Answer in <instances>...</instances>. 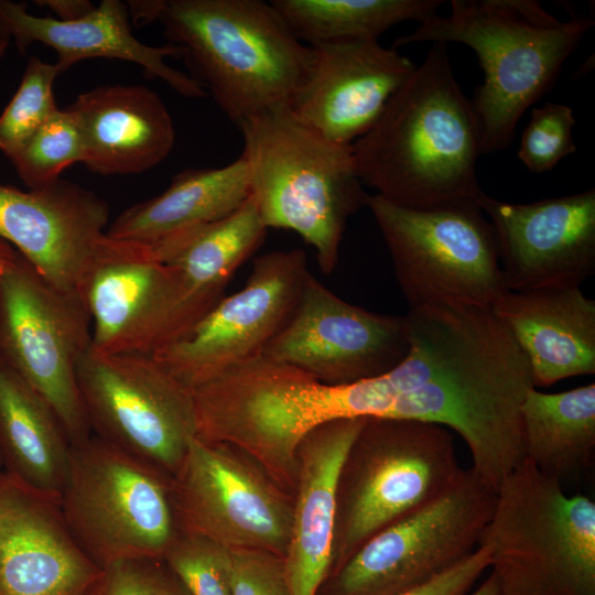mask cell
Masks as SVG:
<instances>
[{"instance_id":"obj_12","label":"cell","mask_w":595,"mask_h":595,"mask_svg":"<svg viewBox=\"0 0 595 595\" xmlns=\"http://www.w3.org/2000/svg\"><path fill=\"white\" fill-rule=\"evenodd\" d=\"M90 345L79 294L55 289L24 259L0 275V357L53 409L72 444L91 435L76 379Z\"/></svg>"},{"instance_id":"obj_8","label":"cell","mask_w":595,"mask_h":595,"mask_svg":"<svg viewBox=\"0 0 595 595\" xmlns=\"http://www.w3.org/2000/svg\"><path fill=\"white\" fill-rule=\"evenodd\" d=\"M463 470L448 429L367 418L340 477L331 575L374 534L446 493Z\"/></svg>"},{"instance_id":"obj_20","label":"cell","mask_w":595,"mask_h":595,"mask_svg":"<svg viewBox=\"0 0 595 595\" xmlns=\"http://www.w3.org/2000/svg\"><path fill=\"white\" fill-rule=\"evenodd\" d=\"M314 60L291 111L324 138L351 145L377 122L416 65L379 40L312 46Z\"/></svg>"},{"instance_id":"obj_33","label":"cell","mask_w":595,"mask_h":595,"mask_svg":"<svg viewBox=\"0 0 595 595\" xmlns=\"http://www.w3.org/2000/svg\"><path fill=\"white\" fill-rule=\"evenodd\" d=\"M163 561L188 595H231L228 548L197 534L180 532Z\"/></svg>"},{"instance_id":"obj_19","label":"cell","mask_w":595,"mask_h":595,"mask_svg":"<svg viewBox=\"0 0 595 595\" xmlns=\"http://www.w3.org/2000/svg\"><path fill=\"white\" fill-rule=\"evenodd\" d=\"M108 221L107 202L71 181L0 184V238L60 291L79 294Z\"/></svg>"},{"instance_id":"obj_3","label":"cell","mask_w":595,"mask_h":595,"mask_svg":"<svg viewBox=\"0 0 595 595\" xmlns=\"http://www.w3.org/2000/svg\"><path fill=\"white\" fill-rule=\"evenodd\" d=\"M140 22L158 21L190 76L237 127L258 115L291 109L314 60L271 2L151 0Z\"/></svg>"},{"instance_id":"obj_41","label":"cell","mask_w":595,"mask_h":595,"mask_svg":"<svg viewBox=\"0 0 595 595\" xmlns=\"http://www.w3.org/2000/svg\"><path fill=\"white\" fill-rule=\"evenodd\" d=\"M10 37L0 32V65L10 44Z\"/></svg>"},{"instance_id":"obj_9","label":"cell","mask_w":595,"mask_h":595,"mask_svg":"<svg viewBox=\"0 0 595 595\" xmlns=\"http://www.w3.org/2000/svg\"><path fill=\"white\" fill-rule=\"evenodd\" d=\"M60 505L74 540L101 570L163 560L181 532L171 475L93 433L72 444Z\"/></svg>"},{"instance_id":"obj_6","label":"cell","mask_w":595,"mask_h":595,"mask_svg":"<svg viewBox=\"0 0 595 595\" xmlns=\"http://www.w3.org/2000/svg\"><path fill=\"white\" fill-rule=\"evenodd\" d=\"M196 436L232 445L294 493L299 446L317 426L356 418L350 385L332 386L262 356L192 389Z\"/></svg>"},{"instance_id":"obj_21","label":"cell","mask_w":595,"mask_h":595,"mask_svg":"<svg viewBox=\"0 0 595 595\" xmlns=\"http://www.w3.org/2000/svg\"><path fill=\"white\" fill-rule=\"evenodd\" d=\"M101 573L69 532L60 498L0 469V595H88Z\"/></svg>"},{"instance_id":"obj_5","label":"cell","mask_w":595,"mask_h":595,"mask_svg":"<svg viewBox=\"0 0 595 595\" xmlns=\"http://www.w3.org/2000/svg\"><path fill=\"white\" fill-rule=\"evenodd\" d=\"M255 198L267 228L292 230L314 250L323 273L337 266L347 220L368 195L353 145L329 141L291 109H275L238 126Z\"/></svg>"},{"instance_id":"obj_18","label":"cell","mask_w":595,"mask_h":595,"mask_svg":"<svg viewBox=\"0 0 595 595\" xmlns=\"http://www.w3.org/2000/svg\"><path fill=\"white\" fill-rule=\"evenodd\" d=\"M507 290L580 286L595 272V190L510 204L484 192Z\"/></svg>"},{"instance_id":"obj_17","label":"cell","mask_w":595,"mask_h":595,"mask_svg":"<svg viewBox=\"0 0 595 595\" xmlns=\"http://www.w3.org/2000/svg\"><path fill=\"white\" fill-rule=\"evenodd\" d=\"M99 354H155L181 337L175 271L145 245L104 235L79 292Z\"/></svg>"},{"instance_id":"obj_23","label":"cell","mask_w":595,"mask_h":595,"mask_svg":"<svg viewBox=\"0 0 595 595\" xmlns=\"http://www.w3.org/2000/svg\"><path fill=\"white\" fill-rule=\"evenodd\" d=\"M129 18L127 4L119 0H102L72 21L39 17L30 13L25 3L0 0V32L13 40L20 52L36 42L50 46L62 72L89 58L120 60L139 65L147 76L165 82L184 97H205L206 91L188 74L166 63L167 57L181 56L180 48L170 43H142L133 35Z\"/></svg>"},{"instance_id":"obj_42","label":"cell","mask_w":595,"mask_h":595,"mask_svg":"<svg viewBox=\"0 0 595 595\" xmlns=\"http://www.w3.org/2000/svg\"><path fill=\"white\" fill-rule=\"evenodd\" d=\"M2 468V465H1V457H0V469Z\"/></svg>"},{"instance_id":"obj_15","label":"cell","mask_w":595,"mask_h":595,"mask_svg":"<svg viewBox=\"0 0 595 595\" xmlns=\"http://www.w3.org/2000/svg\"><path fill=\"white\" fill-rule=\"evenodd\" d=\"M309 273L302 249L256 258L242 289L153 356L191 389L256 359L291 318Z\"/></svg>"},{"instance_id":"obj_38","label":"cell","mask_w":595,"mask_h":595,"mask_svg":"<svg viewBox=\"0 0 595 595\" xmlns=\"http://www.w3.org/2000/svg\"><path fill=\"white\" fill-rule=\"evenodd\" d=\"M35 2L53 12L56 15L55 19L61 21L79 19L95 8V4L88 0H41Z\"/></svg>"},{"instance_id":"obj_26","label":"cell","mask_w":595,"mask_h":595,"mask_svg":"<svg viewBox=\"0 0 595 595\" xmlns=\"http://www.w3.org/2000/svg\"><path fill=\"white\" fill-rule=\"evenodd\" d=\"M245 160L214 169H187L161 194L121 212L105 235L148 246L159 256L185 236L217 221L250 196Z\"/></svg>"},{"instance_id":"obj_28","label":"cell","mask_w":595,"mask_h":595,"mask_svg":"<svg viewBox=\"0 0 595 595\" xmlns=\"http://www.w3.org/2000/svg\"><path fill=\"white\" fill-rule=\"evenodd\" d=\"M72 443L53 409L0 357V457L4 472L60 498Z\"/></svg>"},{"instance_id":"obj_16","label":"cell","mask_w":595,"mask_h":595,"mask_svg":"<svg viewBox=\"0 0 595 595\" xmlns=\"http://www.w3.org/2000/svg\"><path fill=\"white\" fill-rule=\"evenodd\" d=\"M408 351L404 316L350 304L310 272L294 313L261 356L342 386L390 371Z\"/></svg>"},{"instance_id":"obj_29","label":"cell","mask_w":595,"mask_h":595,"mask_svg":"<svg viewBox=\"0 0 595 595\" xmlns=\"http://www.w3.org/2000/svg\"><path fill=\"white\" fill-rule=\"evenodd\" d=\"M524 458L560 482L587 467L595 451V383L528 391L521 405Z\"/></svg>"},{"instance_id":"obj_25","label":"cell","mask_w":595,"mask_h":595,"mask_svg":"<svg viewBox=\"0 0 595 595\" xmlns=\"http://www.w3.org/2000/svg\"><path fill=\"white\" fill-rule=\"evenodd\" d=\"M491 311L527 356L534 388L595 374V301L580 286L507 290Z\"/></svg>"},{"instance_id":"obj_27","label":"cell","mask_w":595,"mask_h":595,"mask_svg":"<svg viewBox=\"0 0 595 595\" xmlns=\"http://www.w3.org/2000/svg\"><path fill=\"white\" fill-rule=\"evenodd\" d=\"M267 229L250 194L235 212L161 253L180 284L181 338L223 298L234 273L262 244Z\"/></svg>"},{"instance_id":"obj_32","label":"cell","mask_w":595,"mask_h":595,"mask_svg":"<svg viewBox=\"0 0 595 595\" xmlns=\"http://www.w3.org/2000/svg\"><path fill=\"white\" fill-rule=\"evenodd\" d=\"M62 73L56 62L46 63L35 55L28 60L19 87L0 115V152L9 160L58 109L53 84Z\"/></svg>"},{"instance_id":"obj_30","label":"cell","mask_w":595,"mask_h":595,"mask_svg":"<svg viewBox=\"0 0 595 595\" xmlns=\"http://www.w3.org/2000/svg\"><path fill=\"white\" fill-rule=\"evenodd\" d=\"M294 36L314 46L379 40L392 26L436 14L440 0H272Z\"/></svg>"},{"instance_id":"obj_39","label":"cell","mask_w":595,"mask_h":595,"mask_svg":"<svg viewBox=\"0 0 595 595\" xmlns=\"http://www.w3.org/2000/svg\"><path fill=\"white\" fill-rule=\"evenodd\" d=\"M22 259L10 244L0 238V275L15 268Z\"/></svg>"},{"instance_id":"obj_34","label":"cell","mask_w":595,"mask_h":595,"mask_svg":"<svg viewBox=\"0 0 595 595\" xmlns=\"http://www.w3.org/2000/svg\"><path fill=\"white\" fill-rule=\"evenodd\" d=\"M575 118L571 107L545 102L531 111L518 149V159L533 173L552 170L563 158L576 152L573 139Z\"/></svg>"},{"instance_id":"obj_4","label":"cell","mask_w":595,"mask_h":595,"mask_svg":"<svg viewBox=\"0 0 595 595\" xmlns=\"http://www.w3.org/2000/svg\"><path fill=\"white\" fill-rule=\"evenodd\" d=\"M593 25L584 17L560 20L534 0H452L447 17L426 18L393 48L455 42L476 53L484 82L470 102L482 153L489 154L511 144L520 118L551 88Z\"/></svg>"},{"instance_id":"obj_2","label":"cell","mask_w":595,"mask_h":595,"mask_svg":"<svg viewBox=\"0 0 595 595\" xmlns=\"http://www.w3.org/2000/svg\"><path fill=\"white\" fill-rule=\"evenodd\" d=\"M351 145L361 183L396 205L435 209L476 202L483 193L479 127L445 43H433L375 126Z\"/></svg>"},{"instance_id":"obj_36","label":"cell","mask_w":595,"mask_h":595,"mask_svg":"<svg viewBox=\"0 0 595 595\" xmlns=\"http://www.w3.org/2000/svg\"><path fill=\"white\" fill-rule=\"evenodd\" d=\"M231 595H291L283 558L256 549H229Z\"/></svg>"},{"instance_id":"obj_37","label":"cell","mask_w":595,"mask_h":595,"mask_svg":"<svg viewBox=\"0 0 595 595\" xmlns=\"http://www.w3.org/2000/svg\"><path fill=\"white\" fill-rule=\"evenodd\" d=\"M490 556L480 544L465 560L431 581L397 595H467L474 584L489 569Z\"/></svg>"},{"instance_id":"obj_31","label":"cell","mask_w":595,"mask_h":595,"mask_svg":"<svg viewBox=\"0 0 595 595\" xmlns=\"http://www.w3.org/2000/svg\"><path fill=\"white\" fill-rule=\"evenodd\" d=\"M85 148L78 121L68 108L57 109L10 161L28 188L57 181L61 173L84 163Z\"/></svg>"},{"instance_id":"obj_10","label":"cell","mask_w":595,"mask_h":595,"mask_svg":"<svg viewBox=\"0 0 595 595\" xmlns=\"http://www.w3.org/2000/svg\"><path fill=\"white\" fill-rule=\"evenodd\" d=\"M410 309L433 304L491 309L507 291L494 228L477 202L411 209L378 194L367 204Z\"/></svg>"},{"instance_id":"obj_13","label":"cell","mask_w":595,"mask_h":595,"mask_svg":"<svg viewBox=\"0 0 595 595\" xmlns=\"http://www.w3.org/2000/svg\"><path fill=\"white\" fill-rule=\"evenodd\" d=\"M91 433L173 475L196 436L192 389L151 354H99L76 369Z\"/></svg>"},{"instance_id":"obj_24","label":"cell","mask_w":595,"mask_h":595,"mask_svg":"<svg viewBox=\"0 0 595 595\" xmlns=\"http://www.w3.org/2000/svg\"><path fill=\"white\" fill-rule=\"evenodd\" d=\"M84 139V165L101 175L145 172L171 153L172 116L144 85H104L79 94L68 107Z\"/></svg>"},{"instance_id":"obj_22","label":"cell","mask_w":595,"mask_h":595,"mask_svg":"<svg viewBox=\"0 0 595 595\" xmlns=\"http://www.w3.org/2000/svg\"><path fill=\"white\" fill-rule=\"evenodd\" d=\"M366 420L327 422L299 446L291 531L283 556L291 595H318L332 573L340 477Z\"/></svg>"},{"instance_id":"obj_40","label":"cell","mask_w":595,"mask_h":595,"mask_svg":"<svg viewBox=\"0 0 595 595\" xmlns=\"http://www.w3.org/2000/svg\"><path fill=\"white\" fill-rule=\"evenodd\" d=\"M467 595H500L499 584L495 574L490 572L486 580L474 592Z\"/></svg>"},{"instance_id":"obj_11","label":"cell","mask_w":595,"mask_h":595,"mask_svg":"<svg viewBox=\"0 0 595 595\" xmlns=\"http://www.w3.org/2000/svg\"><path fill=\"white\" fill-rule=\"evenodd\" d=\"M496 490L472 468L425 507L365 541L318 595H397L458 564L480 545Z\"/></svg>"},{"instance_id":"obj_7","label":"cell","mask_w":595,"mask_h":595,"mask_svg":"<svg viewBox=\"0 0 595 595\" xmlns=\"http://www.w3.org/2000/svg\"><path fill=\"white\" fill-rule=\"evenodd\" d=\"M480 544L500 595H595V502L526 458L496 489Z\"/></svg>"},{"instance_id":"obj_1","label":"cell","mask_w":595,"mask_h":595,"mask_svg":"<svg viewBox=\"0 0 595 595\" xmlns=\"http://www.w3.org/2000/svg\"><path fill=\"white\" fill-rule=\"evenodd\" d=\"M403 316L409 351L381 375L386 418L455 431L470 468L496 490L524 461L521 405L534 388L527 356L491 309L433 304Z\"/></svg>"},{"instance_id":"obj_14","label":"cell","mask_w":595,"mask_h":595,"mask_svg":"<svg viewBox=\"0 0 595 595\" xmlns=\"http://www.w3.org/2000/svg\"><path fill=\"white\" fill-rule=\"evenodd\" d=\"M171 486L181 532L284 556L293 498L241 450L194 436Z\"/></svg>"},{"instance_id":"obj_35","label":"cell","mask_w":595,"mask_h":595,"mask_svg":"<svg viewBox=\"0 0 595 595\" xmlns=\"http://www.w3.org/2000/svg\"><path fill=\"white\" fill-rule=\"evenodd\" d=\"M88 595H188L163 560H125L102 570Z\"/></svg>"}]
</instances>
